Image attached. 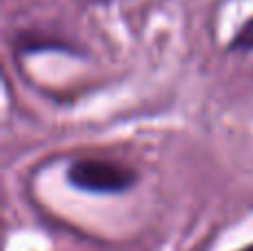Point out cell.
I'll use <instances>...</instances> for the list:
<instances>
[{
  "mask_svg": "<svg viewBox=\"0 0 253 251\" xmlns=\"http://www.w3.org/2000/svg\"><path fill=\"white\" fill-rule=\"evenodd\" d=\"M242 251H253V245H251V247H245V249H242Z\"/></svg>",
  "mask_w": 253,
  "mask_h": 251,
  "instance_id": "cell-3",
  "label": "cell"
},
{
  "mask_svg": "<svg viewBox=\"0 0 253 251\" xmlns=\"http://www.w3.org/2000/svg\"><path fill=\"white\" fill-rule=\"evenodd\" d=\"M67 178L74 187L93 194H120L135 185L138 173L135 169L120 165L116 160H78L69 167Z\"/></svg>",
  "mask_w": 253,
  "mask_h": 251,
  "instance_id": "cell-1",
  "label": "cell"
},
{
  "mask_svg": "<svg viewBox=\"0 0 253 251\" xmlns=\"http://www.w3.org/2000/svg\"><path fill=\"white\" fill-rule=\"evenodd\" d=\"M233 51H251L253 53V18L242 25V29L236 34V38L231 40Z\"/></svg>",
  "mask_w": 253,
  "mask_h": 251,
  "instance_id": "cell-2",
  "label": "cell"
}]
</instances>
